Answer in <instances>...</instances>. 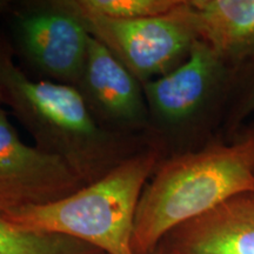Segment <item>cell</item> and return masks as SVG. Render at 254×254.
Masks as SVG:
<instances>
[{
	"label": "cell",
	"instance_id": "1",
	"mask_svg": "<svg viewBox=\"0 0 254 254\" xmlns=\"http://www.w3.org/2000/svg\"><path fill=\"white\" fill-rule=\"evenodd\" d=\"M254 193V123L195 151L161 159L136 208L132 247L150 254L168 232L243 194Z\"/></svg>",
	"mask_w": 254,
	"mask_h": 254
},
{
	"label": "cell",
	"instance_id": "2",
	"mask_svg": "<svg viewBox=\"0 0 254 254\" xmlns=\"http://www.w3.org/2000/svg\"><path fill=\"white\" fill-rule=\"evenodd\" d=\"M0 92L36 146L63 159L85 186L148 147L147 136L107 131L95 122L77 87L34 79L15 65L0 36Z\"/></svg>",
	"mask_w": 254,
	"mask_h": 254
},
{
	"label": "cell",
	"instance_id": "3",
	"mask_svg": "<svg viewBox=\"0 0 254 254\" xmlns=\"http://www.w3.org/2000/svg\"><path fill=\"white\" fill-rule=\"evenodd\" d=\"M161 159L163 153L148 146L65 198L46 205L0 209V217L24 230L73 238L105 254H135L132 239L136 208Z\"/></svg>",
	"mask_w": 254,
	"mask_h": 254
},
{
	"label": "cell",
	"instance_id": "4",
	"mask_svg": "<svg viewBox=\"0 0 254 254\" xmlns=\"http://www.w3.org/2000/svg\"><path fill=\"white\" fill-rule=\"evenodd\" d=\"M240 74L196 40L182 65L142 84L150 145L167 158L198 150L220 134Z\"/></svg>",
	"mask_w": 254,
	"mask_h": 254
},
{
	"label": "cell",
	"instance_id": "5",
	"mask_svg": "<svg viewBox=\"0 0 254 254\" xmlns=\"http://www.w3.org/2000/svg\"><path fill=\"white\" fill-rule=\"evenodd\" d=\"M81 20L88 33L141 84L166 75L182 65L198 40L186 0H180L176 8L157 17Z\"/></svg>",
	"mask_w": 254,
	"mask_h": 254
},
{
	"label": "cell",
	"instance_id": "6",
	"mask_svg": "<svg viewBox=\"0 0 254 254\" xmlns=\"http://www.w3.org/2000/svg\"><path fill=\"white\" fill-rule=\"evenodd\" d=\"M8 14L14 45L28 68L43 80L77 86L91 41L81 19L56 0L13 5Z\"/></svg>",
	"mask_w": 254,
	"mask_h": 254
},
{
	"label": "cell",
	"instance_id": "7",
	"mask_svg": "<svg viewBox=\"0 0 254 254\" xmlns=\"http://www.w3.org/2000/svg\"><path fill=\"white\" fill-rule=\"evenodd\" d=\"M84 186L63 159L23 142L0 107V209L51 204Z\"/></svg>",
	"mask_w": 254,
	"mask_h": 254
},
{
	"label": "cell",
	"instance_id": "8",
	"mask_svg": "<svg viewBox=\"0 0 254 254\" xmlns=\"http://www.w3.org/2000/svg\"><path fill=\"white\" fill-rule=\"evenodd\" d=\"M75 87L103 128L118 134L146 136L148 111L142 84L92 36Z\"/></svg>",
	"mask_w": 254,
	"mask_h": 254
},
{
	"label": "cell",
	"instance_id": "9",
	"mask_svg": "<svg viewBox=\"0 0 254 254\" xmlns=\"http://www.w3.org/2000/svg\"><path fill=\"white\" fill-rule=\"evenodd\" d=\"M158 247L165 254H254V193L179 225Z\"/></svg>",
	"mask_w": 254,
	"mask_h": 254
},
{
	"label": "cell",
	"instance_id": "10",
	"mask_svg": "<svg viewBox=\"0 0 254 254\" xmlns=\"http://www.w3.org/2000/svg\"><path fill=\"white\" fill-rule=\"evenodd\" d=\"M198 40L231 67L254 64V0H186Z\"/></svg>",
	"mask_w": 254,
	"mask_h": 254
},
{
	"label": "cell",
	"instance_id": "11",
	"mask_svg": "<svg viewBox=\"0 0 254 254\" xmlns=\"http://www.w3.org/2000/svg\"><path fill=\"white\" fill-rule=\"evenodd\" d=\"M0 254H105L103 251L60 234L28 231L0 217Z\"/></svg>",
	"mask_w": 254,
	"mask_h": 254
},
{
	"label": "cell",
	"instance_id": "12",
	"mask_svg": "<svg viewBox=\"0 0 254 254\" xmlns=\"http://www.w3.org/2000/svg\"><path fill=\"white\" fill-rule=\"evenodd\" d=\"M60 7L80 19L128 20L157 17L174 9L180 0H56Z\"/></svg>",
	"mask_w": 254,
	"mask_h": 254
},
{
	"label": "cell",
	"instance_id": "13",
	"mask_svg": "<svg viewBox=\"0 0 254 254\" xmlns=\"http://www.w3.org/2000/svg\"><path fill=\"white\" fill-rule=\"evenodd\" d=\"M254 114V64L241 72L231 106L228 109L226 119L221 133L231 136L237 133L245 120Z\"/></svg>",
	"mask_w": 254,
	"mask_h": 254
},
{
	"label": "cell",
	"instance_id": "14",
	"mask_svg": "<svg viewBox=\"0 0 254 254\" xmlns=\"http://www.w3.org/2000/svg\"><path fill=\"white\" fill-rule=\"evenodd\" d=\"M13 2L6 1V0H0V14L7 13L11 11L12 7H13Z\"/></svg>",
	"mask_w": 254,
	"mask_h": 254
},
{
	"label": "cell",
	"instance_id": "15",
	"mask_svg": "<svg viewBox=\"0 0 254 254\" xmlns=\"http://www.w3.org/2000/svg\"><path fill=\"white\" fill-rule=\"evenodd\" d=\"M150 254H165V253L160 249H159V247H157V249H155L153 252H151Z\"/></svg>",
	"mask_w": 254,
	"mask_h": 254
},
{
	"label": "cell",
	"instance_id": "16",
	"mask_svg": "<svg viewBox=\"0 0 254 254\" xmlns=\"http://www.w3.org/2000/svg\"><path fill=\"white\" fill-rule=\"evenodd\" d=\"M2 104V95H1V92H0V105Z\"/></svg>",
	"mask_w": 254,
	"mask_h": 254
}]
</instances>
